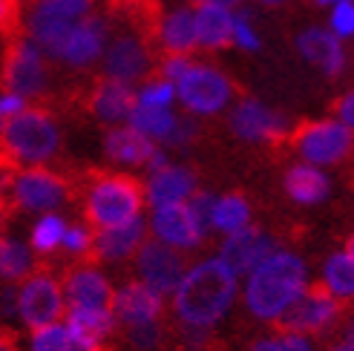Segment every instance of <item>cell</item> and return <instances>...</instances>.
Wrapping results in <instances>:
<instances>
[{"instance_id": "cell-1", "label": "cell", "mask_w": 354, "mask_h": 351, "mask_svg": "<svg viewBox=\"0 0 354 351\" xmlns=\"http://www.w3.org/2000/svg\"><path fill=\"white\" fill-rule=\"evenodd\" d=\"M236 296V274L222 259H205L193 265L173 294V314L185 325H216Z\"/></svg>"}, {"instance_id": "cell-2", "label": "cell", "mask_w": 354, "mask_h": 351, "mask_svg": "<svg viewBox=\"0 0 354 351\" xmlns=\"http://www.w3.org/2000/svg\"><path fill=\"white\" fill-rule=\"evenodd\" d=\"M75 190L84 202V219L93 231L118 227L138 219L141 205H145V184L136 176L124 173H75Z\"/></svg>"}, {"instance_id": "cell-3", "label": "cell", "mask_w": 354, "mask_h": 351, "mask_svg": "<svg viewBox=\"0 0 354 351\" xmlns=\"http://www.w3.org/2000/svg\"><path fill=\"white\" fill-rule=\"evenodd\" d=\"M308 288L306 262L297 254L277 251L259 268L248 274L245 285V305L257 320L274 323L279 314H286Z\"/></svg>"}, {"instance_id": "cell-4", "label": "cell", "mask_w": 354, "mask_h": 351, "mask_svg": "<svg viewBox=\"0 0 354 351\" xmlns=\"http://www.w3.org/2000/svg\"><path fill=\"white\" fill-rule=\"evenodd\" d=\"M75 176L49 170L44 164L24 170H3V214L15 219L17 214H52L55 207L73 199Z\"/></svg>"}, {"instance_id": "cell-5", "label": "cell", "mask_w": 354, "mask_h": 351, "mask_svg": "<svg viewBox=\"0 0 354 351\" xmlns=\"http://www.w3.org/2000/svg\"><path fill=\"white\" fill-rule=\"evenodd\" d=\"M61 147V130L46 107H26L3 118V170H24L49 162Z\"/></svg>"}, {"instance_id": "cell-6", "label": "cell", "mask_w": 354, "mask_h": 351, "mask_svg": "<svg viewBox=\"0 0 354 351\" xmlns=\"http://www.w3.org/2000/svg\"><path fill=\"white\" fill-rule=\"evenodd\" d=\"M46 52L29 35L3 41V90L26 101H44L49 95Z\"/></svg>"}, {"instance_id": "cell-7", "label": "cell", "mask_w": 354, "mask_h": 351, "mask_svg": "<svg viewBox=\"0 0 354 351\" xmlns=\"http://www.w3.org/2000/svg\"><path fill=\"white\" fill-rule=\"evenodd\" d=\"M346 305L348 303L334 296L326 283H314L291 308H286V314L274 320V331L277 334H328L337 328Z\"/></svg>"}, {"instance_id": "cell-8", "label": "cell", "mask_w": 354, "mask_h": 351, "mask_svg": "<svg viewBox=\"0 0 354 351\" xmlns=\"http://www.w3.org/2000/svg\"><path fill=\"white\" fill-rule=\"evenodd\" d=\"M66 308L69 303L64 283L52 274L49 265H38L35 274L17 288V314L32 334L49 325H58V320L66 317Z\"/></svg>"}, {"instance_id": "cell-9", "label": "cell", "mask_w": 354, "mask_h": 351, "mask_svg": "<svg viewBox=\"0 0 354 351\" xmlns=\"http://www.w3.org/2000/svg\"><path fill=\"white\" fill-rule=\"evenodd\" d=\"M288 147H294L308 164H340L354 155V130L343 121H299L288 135Z\"/></svg>"}, {"instance_id": "cell-10", "label": "cell", "mask_w": 354, "mask_h": 351, "mask_svg": "<svg viewBox=\"0 0 354 351\" xmlns=\"http://www.w3.org/2000/svg\"><path fill=\"white\" fill-rule=\"evenodd\" d=\"M185 262L187 259L179 248H173V245L162 239H147L136 254V271L141 276V283H147L156 294L170 296L176 294L185 274L190 271Z\"/></svg>"}, {"instance_id": "cell-11", "label": "cell", "mask_w": 354, "mask_h": 351, "mask_svg": "<svg viewBox=\"0 0 354 351\" xmlns=\"http://www.w3.org/2000/svg\"><path fill=\"white\" fill-rule=\"evenodd\" d=\"M176 93H179L182 104L190 113L199 115H210L219 113L234 95V84L227 81L219 69L205 66V64H193L190 73L176 84Z\"/></svg>"}, {"instance_id": "cell-12", "label": "cell", "mask_w": 354, "mask_h": 351, "mask_svg": "<svg viewBox=\"0 0 354 351\" xmlns=\"http://www.w3.org/2000/svg\"><path fill=\"white\" fill-rule=\"evenodd\" d=\"M158 66H153V49L138 38L136 32H121L110 41L107 52H104V64H101V75L133 84L153 75Z\"/></svg>"}, {"instance_id": "cell-13", "label": "cell", "mask_w": 354, "mask_h": 351, "mask_svg": "<svg viewBox=\"0 0 354 351\" xmlns=\"http://www.w3.org/2000/svg\"><path fill=\"white\" fill-rule=\"evenodd\" d=\"M231 130L245 142H265L271 147H288V121L279 113L262 107L254 98H242L231 113Z\"/></svg>"}, {"instance_id": "cell-14", "label": "cell", "mask_w": 354, "mask_h": 351, "mask_svg": "<svg viewBox=\"0 0 354 351\" xmlns=\"http://www.w3.org/2000/svg\"><path fill=\"white\" fill-rule=\"evenodd\" d=\"M274 254H277V239L265 234L262 227L248 225V227L231 234V236L222 242L219 259L236 276H242V274H251L254 268H259L262 262L268 259V256H274Z\"/></svg>"}, {"instance_id": "cell-15", "label": "cell", "mask_w": 354, "mask_h": 351, "mask_svg": "<svg viewBox=\"0 0 354 351\" xmlns=\"http://www.w3.org/2000/svg\"><path fill=\"white\" fill-rule=\"evenodd\" d=\"M81 104L104 124H118V121L133 115V110L138 107V95L130 90V84L101 75L84 90Z\"/></svg>"}, {"instance_id": "cell-16", "label": "cell", "mask_w": 354, "mask_h": 351, "mask_svg": "<svg viewBox=\"0 0 354 351\" xmlns=\"http://www.w3.org/2000/svg\"><path fill=\"white\" fill-rule=\"evenodd\" d=\"M107 38H110V21L104 15H90L73 29L69 41L64 46L61 64L69 69H86L101 58V52H107Z\"/></svg>"}, {"instance_id": "cell-17", "label": "cell", "mask_w": 354, "mask_h": 351, "mask_svg": "<svg viewBox=\"0 0 354 351\" xmlns=\"http://www.w3.org/2000/svg\"><path fill=\"white\" fill-rule=\"evenodd\" d=\"M165 296L156 294L147 283H124L115 291V300H113V314L115 320L127 325H145V323H156L165 317V305H162Z\"/></svg>"}, {"instance_id": "cell-18", "label": "cell", "mask_w": 354, "mask_h": 351, "mask_svg": "<svg viewBox=\"0 0 354 351\" xmlns=\"http://www.w3.org/2000/svg\"><path fill=\"white\" fill-rule=\"evenodd\" d=\"M64 291L69 308H113L115 291L101 271L84 265L64 274Z\"/></svg>"}, {"instance_id": "cell-19", "label": "cell", "mask_w": 354, "mask_h": 351, "mask_svg": "<svg viewBox=\"0 0 354 351\" xmlns=\"http://www.w3.org/2000/svg\"><path fill=\"white\" fill-rule=\"evenodd\" d=\"M153 234L162 242L173 245V248H187V251L199 248L202 239H205L185 202L153 207Z\"/></svg>"}, {"instance_id": "cell-20", "label": "cell", "mask_w": 354, "mask_h": 351, "mask_svg": "<svg viewBox=\"0 0 354 351\" xmlns=\"http://www.w3.org/2000/svg\"><path fill=\"white\" fill-rule=\"evenodd\" d=\"M145 242L147 239H145V219L141 216L118 227H104V231H95V242L90 256H86V265H93V262H121L138 254Z\"/></svg>"}, {"instance_id": "cell-21", "label": "cell", "mask_w": 354, "mask_h": 351, "mask_svg": "<svg viewBox=\"0 0 354 351\" xmlns=\"http://www.w3.org/2000/svg\"><path fill=\"white\" fill-rule=\"evenodd\" d=\"M299 52H303V58L311 61L314 66H320L328 78L340 75L343 66H346V52L340 46V38L337 35H331L326 29H306L299 35L297 41Z\"/></svg>"}, {"instance_id": "cell-22", "label": "cell", "mask_w": 354, "mask_h": 351, "mask_svg": "<svg viewBox=\"0 0 354 351\" xmlns=\"http://www.w3.org/2000/svg\"><path fill=\"white\" fill-rule=\"evenodd\" d=\"M196 193V176L187 167H165L150 176L147 184V202L153 207L162 205H176V202H187Z\"/></svg>"}, {"instance_id": "cell-23", "label": "cell", "mask_w": 354, "mask_h": 351, "mask_svg": "<svg viewBox=\"0 0 354 351\" xmlns=\"http://www.w3.org/2000/svg\"><path fill=\"white\" fill-rule=\"evenodd\" d=\"M104 147H107V155L118 164H150V159L156 155V144L153 138H147L145 133H138L136 127H113L104 138Z\"/></svg>"}, {"instance_id": "cell-24", "label": "cell", "mask_w": 354, "mask_h": 351, "mask_svg": "<svg viewBox=\"0 0 354 351\" xmlns=\"http://www.w3.org/2000/svg\"><path fill=\"white\" fill-rule=\"evenodd\" d=\"M199 46L196 15L190 9H176L165 15L162 23V58L165 55H190Z\"/></svg>"}, {"instance_id": "cell-25", "label": "cell", "mask_w": 354, "mask_h": 351, "mask_svg": "<svg viewBox=\"0 0 354 351\" xmlns=\"http://www.w3.org/2000/svg\"><path fill=\"white\" fill-rule=\"evenodd\" d=\"M196 32L202 49H225L234 44L236 17L225 6H199L196 9Z\"/></svg>"}, {"instance_id": "cell-26", "label": "cell", "mask_w": 354, "mask_h": 351, "mask_svg": "<svg viewBox=\"0 0 354 351\" xmlns=\"http://www.w3.org/2000/svg\"><path fill=\"white\" fill-rule=\"evenodd\" d=\"M331 182L314 164H297L286 173V193L299 205H317L328 196Z\"/></svg>"}, {"instance_id": "cell-27", "label": "cell", "mask_w": 354, "mask_h": 351, "mask_svg": "<svg viewBox=\"0 0 354 351\" xmlns=\"http://www.w3.org/2000/svg\"><path fill=\"white\" fill-rule=\"evenodd\" d=\"M29 351H110V345L86 340L81 334H75L69 325H49L44 331H35Z\"/></svg>"}, {"instance_id": "cell-28", "label": "cell", "mask_w": 354, "mask_h": 351, "mask_svg": "<svg viewBox=\"0 0 354 351\" xmlns=\"http://www.w3.org/2000/svg\"><path fill=\"white\" fill-rule=\"evenodd\" d=\"M115 314L113 308H66V325L75 331V334L86 337V340H95L104 343L113 328H115Z\"/></svg>"}, {"instance_id": "cell-29", "label": "cell", "mask_w": 354, "mask_h": 351, "mask_svg": "<svg viewBox=\"0 0 354 351\" xmlns=\"http://www.w3.org/2000/svg\"><path fill=\"white\" fill-rule=\"evenodd\" d=\"M38 262H32V254L26 245L15 242V239H3L0 242V271H3V283L6 285H21L35 274Z\"/></svg>"}, {"instance_id": "cell-30", "label": "cell", "mask_w": 354, "mask_h": 351, "mask_svg": "<svg viewBox=\"0 0 354 351\" xmlns=\"http://www.w3.org/2000/svg\"><path fill=\"white\" fill-rule=\"evenodd\" d=\"M176 124H179V118H176L167 107H145V104H138L130 115V127L145 133L147 138H156V142H167L176 130Z\"/></svg>"}, {"instance_id": "cell-31", "label": "cell", "mask_w": 354, "mask_h": 351, "mask_svg": "<svg viewBox=\"0 0 354 351\" xmlns=\"http://www.w3.org/2000/svg\"><path fill=\"white\" fill-rule=\"evenodd\" d=\"M323 283L326 288L340 296V300L351 303L354 300V259L348 256V251L343 254H331L323 265Z\"/></svg>"}, {"instance_id": "cell-32", "label": "cell", "mask_w": 354, "mask_h": 351, "mask_svg": "<svg viewBox=\"0 0 354 351\" xmlns=\"http://www.w3.org/2000/svg\"><path fill=\"white\" fill-rule=\"evenodd\" d=\"M248 219H251V207H248V202L239 193H225L216 202V216H214L216 231L231 236V234L242 231V227H248Z\"/></svg>"}, {"instance_id": "cell-33", "label": "cell", "mask_w": 354, "mask_h": 351, "mask_svg": "<svg viewBox=\"0 0 354 351\" xmlns=\"http://www.w3.org/2000/svg\"><path fill=\"white\" fill-rule=\"evenodd\" d=\"M64 239H66V225L55 214L41 216L32 227V248L38 254H52L58 245H64Z\"/></svg>"}, {"instance_id": "cell-34", "label": "cell", "mask_w": 354, "mask_h": 351, "mask_svg": "<svg viewBox=\"0 0 354 351\" xmlns=\"http://www.w3.org/2000/svg\"><path fill=\"white\" fill-rule=\"evenodd\" d=\"M127 343L133 351H165L167 345V328L165 317L145 325H127Z\"/></svg>"}, {"instance_id": "cell-35", "label": "cell", "mask_w": 354, "mask_h": 351, "mask_svg": "<svg viewBox=\"0 0 354 351\" xmlns=\"http://www.w3.org/2000/svg\"><path fill=\"white\" fill-rule=\"evenodd\" d=\"M216 202H219V199H216L210 190H196V193H193V196L187 199V207H190L193 219H196L202 236H207L210 231H216V225H214V216H216Z\"/></svg>"}, {"instance_id": "cell-36", "label": "cell", "mask_w": 354, "mask_h": 351, "mask_svg": "<svg viewBox=\"0 0 354 351\" xmlns=\"http://www.w3.org/2000/svg\"><path fill=\"white\" fill-rule=\"evenodd\" d=\"M173 95H179L176 93V86H173V81L153 78L138 90V104H145V107H170Z\"/></svg>"}, {"instance_id": "cell-37", "label": "cell", "mask_w": 354, "mask_h": 351, "mask_svg": "<svg viewBox=\"0 0 354 351\" xmlns=\"http://www.w3.org/2000/svg\"><path fill=\"white\" fill-rule=\"evenodd\" d=\"M248 351H311V343L306 334H274L257 340Z\"/></svg>"}, {"instance_id": "cell-38", "label": "cell", "mask_w": 354, "mask_h": 351, "mask_svg": "<svg viewBox=\"0 0 354 351\" xmlns=\"http://www.w3.org/2000/svg\"><path fill=\"white\" fill-rule=\"evenodd\" d=\"M93 242H95V231H86L84 225H75V227L66 231L64 248L73 256H78L81 262H86V256H90V251H93Z\"/></svg>"}, {"instance_id": "cell-39", "label": "cell", "mask_w": 354, "mask_h": 351, "mask_svg": "<svg viewBox=\"0 0 354 351\" xmlns=\"http://www.w3.org/2000/svg\"><path fill=\"white\" fill-rule=\"evenodd\" d=\"M331 29L337 38H351L354 35V3H340L337 9L331 12Z\"/></svg>"}, {"instance_id": "cell-40", "label": "cell", "mask_w": 354, "mask_h": 351, "mask_svg": "<svg viewBox=\"0 0 354 351\" xmlns=\"http://www.w3.org/2000/svg\"><path fill=\"white\" fill-rule=\"evenodd\" d=\"M234 44H239L242 49H259V38L254 35L251 23H248V15L236 17V32H234Z\"/></svg>"}, {"instance_id": "cell-41", "label": "cell", "mask_w": 354, "mask_h": 351, "mask_svg": "<svg viewBox=\"0 0 354 351\" xmlns=\"http://www.w3.org/2000/svg\"><path fill=\"white\" fill-rule=\"evenodd\" d=\"M331 110H334V115H337L346 127H351L354 130V90L351 93H346L343 98H337L331 104Z\"/></svg>"}, {"instance_id": "cell-42", "label": "cell", "mask_w": 354, "mask_h": 351, "mask_svg": "<svg viewBox=\"0 0 354 351\" xmlns=\"http://www.w3.org/2000/svg\"><path fill=\"white\" fill-rule=\"evenodd\" d=\"M193 135H196V124H193V121H179L173 135L167 138V144L170 147H185L187 142H193Z\"/></svg>"}, {"instance_id": "cell-43", "label": "cell", "mask_w": 354, "mask_h": 351, "mask_svg": "<svg viewBox=\"0 0 354 351\" xmlns=\"http://www.w3.org/2000/svg\"><path fill=\"white\" fill-rule=\"evenodd\" d=\"M26 110V98L15 95V93H3V101H0V113H3V118H12L17 113Z\"/></svg>"}, {"instance_id": "cell-44", "label": "cell", "mask_w": 354, "mask_h": 351, "mask_svg": "<svg viewBox=\"0 0 354 351\" xmlns=\"http://www.w3.org/2000/svg\"><path fill=\"white\" fill-rule=\"evenodd\" d=\"M196 6H225V9H231V6H236L239 0H193Z\"/></svg>"}, {"instance_id": "cell-45", "label": "cell", "mask_w": 354, "mask_h": 351, "mask_svg": "<svg viewBox=\"0 0 354 351\" xmlns=\"http://www.w3.org/2000/svg\"><path fill=\"white\" fill-rule=\"evenodd\" d=\"M0 351H21L15 343V334H9V331H3V340H0Z\"/></svg>"}, {"instance_id": "cell-46", "label": "cell", "mask_w": 354, "mask_h": 351, "mask_svg": "<svg viewBox=\"0 0 354 351\" xmlns=\"http://www.w3.org/2000/svg\"><path fill=\"white\" fill-rule=\"evenodd\" d=\"M343 340L354 345V314H351V317L346 320V325H343Z\"/></svg>"}, {"instance_id": "cell-47", "label": "cell", "mask_w": 354, "mask_h": 351, "mask_svg": "<svg viewBox=\"0 0 354 351\" xmlns=\"http://www.w3.org/2000/svg\"><path fill=\"white\" fill-rule=\"evenodd\" d=\"M328 351H354V345H351V343H346V340H340V343H334Z\"/></svg>"}, {"instance_id": "cell-48", "label": "cell", "mask_w": 354, "mask_h": 351, "mask_svg": "<svg viewBox=\"0 0 354 351\" xmlns=\"http://www.w3.org/2000/svg\"><path fill=\"white\" fill-rule=\"evenodd\" d=\"M346 251H348V256L354 259V234H351V236L346 239Z\"/></svg>"}, {"instance_id": "cell-49", "label": "cell", "mask_w": 354, "mask_h": 351, "mask_svg": "<svg viewBox=\"0 0 354 351\" xmlns=\"http://www.w3.org/2000/svg\"><path fill=\"white\" fill-rule=\"evenodd\" d=\"M320 3H337L340 6V3H348V0H320Z\"/></svg>"}, {"instance_id": "cell-50", "label": "cell", "mask_w": 354, "mask_h": 351, "mask_svg": "<svg viewBox=\"0 0 354 351\" xmlns=\"http://www.w3.org/2000/svg\"><path fill=\"white\" fill-rule=\"evenodd\" d=\"M262 3H279V0H262Z\"/></svg>"}, {"instance_id": "cell-51", "label": "cell", "mask_w": 354, "mask_h": 351, "mask_svg": "<svg viewBox=\"0 0 354 351\" xmlns=\"http://www.w3.org/2000/svg\"><path fill=\"white\" fill-rule=\"evenodd\" d=\"M351 184H354V173H351Z\"/></svg>"}]
</instances>
